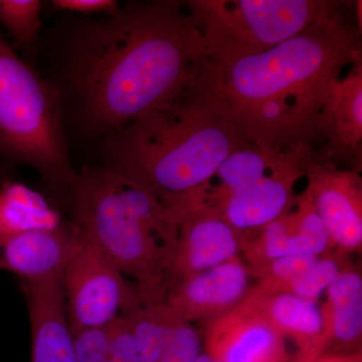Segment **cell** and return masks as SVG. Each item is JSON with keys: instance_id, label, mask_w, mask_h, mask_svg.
<instances>
[{"instance_id": "6da1fadb", "label": "cell", "mask_w": 362, "mask_h": 362, "mask_svg": "<svg viewBox=\"0 0 362 362\" xmlns=\"http://www.w3.org/2000/svg\"><path fill=\"white\" fill-rule=\"evenodd\" d=\"M54 73L64 119L103 142L171 98L206 59L183 1L150 0L101 18H76L52 37ZM65 123V122H64Z\"/></svg>"}, {"instance_id": "7a4b0ae2", "label": "cell", "mask_w": 362, "mask_h": 362, "mask_svg": "<svg viewBox=\"0 0 362 362\" xmlns=\"http://www.w3.org/2000/svg\"><path fill=\"white\" fill-rule=\"evenodd\" d=\"M340 2L273 49L228 64L202 62L192 85L249 141L278 150L320 147V121L343 70L361 57V28Z\"/></svg>"}, {"instance_id": "3957f363", "label": "cell", "mask_w": 362, "mask_h": 362, "mask_svg": "<svg viewBox=\"0 0 362 362\" xmlns=\"http://www.w3.org/2000/svg\"><path fill=\"white\" fill-rule=\"evenodd\" d=\"M249 140L202 96L192 81L100 143L103 166L156 195L164 206L206 185Z\"/></svg>"}, {"instance_id": "277c9868", "label": "cell", "mask_w": 362, "mask_h": 362, "mask_svg": "<svg viewBox=\"0 0 362 362\" xmlns=\"http://www.w3.org/2000/svg\"><path fill=\"white\" fill-rule=\"evenodd\" d=\"M71 223L134 279L143 301H160L177 225L168 206L139 183L110 168L86 165L69 194Z\"/></svg>"}, {"instance_id": "5b68a950", "label": "cell", "mask_w": 362, "mask_h": 362, "mask_svg": "<svg viewBox=\"0 0 362 362\" xmlns=\"http://www.w3.org/2000/svg\"><path fill=\"white\" fill-rule=\"evenodd\" d=\"M0 163L33 169L47 189L66 197L71 165L61 99L0 33Z\"/></svg>"}, {"instance_id": "8992f818", "label": "cell", "mask_w": 362, "mask_h": 362, "mask_svg": "<svg viewBox=\"0 0 362 362\" xmlns=\"http://www.w3.org/2000/svg\"><path fill=\"white\" fill-rule=\"evenodd\" d=\"M183 4L201 35L206 61L228 64L273 49L327 16L340 2L188 0Z\"/></svg>"}, {"instance_id": "52a82bcc", "label": "cell", "mask_w": 362, "mask_h": 362, "mask_svg": "<svg viewBox=\"0 0 362 362\" xmlns=\"http://www.w3.org/2000/svg\"><path fill=\"white\" fill-rule=\"evenodd\" d=\"M62 283L71 331L109 325L143 302L137 286L78 228Z\"/></svg>"}, {"instance_id": "ba28073f", "label": "cell", "mask_w": 362, "mask_h": 362, "mask_svg": "<svg viewBox=\"0 0 362 362\" xmlns=\"http://www.w3.org/2000/svg\"><path fill=\"white\" fill-rule=\"evenodd\" d=\"M312 160L310 152L287 150L265 175L228 195L213 211L240 233L261 230L293 206L294 185Z\"/></svg>"}, {"instance_id": "9c48e42d", "label": "cell", "mask_w": 362, "mask_h": 362, "mask_svg": "<svg viewBox=\"0 0 362 362\" xmlns=\"http://www.w3.org/2000/svg\"><path fill=\"white\" fill-rule=\"evenodd\" d=\"M168 209L177 225V240L166 279V292L182 279L239 257L240 233L220 214L185 204Z\"/></svg>"}, {"instance_id": "30bf717a", "label": "cell", "mask_w": 362, "mask_h": 362, "mask_svg": "<svg viewBox=\"0 0 362 362\" xmlns=\"http://www.w3.org/2000/svg\"><path fill=\"white\" fill-rule=\"evenodd\" d=\"M204 349L218 362H292L285 338L247 296L209 321Z\"/></svg>"}, {"instance_id": "8fae6325", "label": "cell", "mask_w": 362, "mask_h": 362, "mask_svg": "<svg viewBox=\"0 0 362 362\" xmlns=\"http://www.w3.org/2000/svg\"><path fill=\"white\" fill-rule=\"evenodd\" d=\"M305 175L312 202L331 245L354 252L362 245V190L357 169L339 168L329 162L311 161Z\"/></svg>"}, {"instance_id": "7c38bea8", "label": "cell", "mask_w": 362, "mask_h": 362, "mask_svg": "<svg viewBox=\"0 0 362 362\" xmlns=\"http://www.w3.org/2000/svg\"><path fill=\"white\" fill-rule=\"evenodd\" d=\"M250 271L239 257L182 279L166 292L164 301L185 320L216 318L250 295Z\"/></svg>"}, {"instance_id": "4fadbf2b", "label": "cell", "mask_w": 362, "mask_h": 362, "mask_svg": "<svg viewBox=\"0 0 362 362\" xmlns=\"http://www.w3.org/2000/svg\"><path fill=\"white\" fill-rule=\"evenodd\" d=\"M30 331L32 362H77L66 318L62 271L37 280H21Z\"/></svg>"}, {"instance_id": "5bb4252c", "label": "cell", "mask_w": 362, "mask_h": 362, "mask_svg": "<svg viewBox=\"0 0 362 362\" xmlns=\"http://www.w3.org/2000/svg\"><path fill=\"white\" fill-rule=\"evenodd\" d=\"M320 147L315 161H358L362 141V62L352 63L335 84L320 121Z\"/></svg>"}, {"instance_id": "9a60e30c", "label": "cell", "mask_w": 362, "mask_h": 362, "mask_svg": "<svg viewBox=\"0 0 362 362\" xmlns=\"http://www.w3.org/2000/svg\"><path fill=\"white\" fill-rule=\"evenodd\" d=\"M77 233L75 223L0 233V270L37 280L63 270Z\"/></svg>"}, {"instance_id": "2e32d148", "label": "cell", "mask_w": 362, "mask_h": 362, "mask_svg": "<svg viewBox=\"0 0 362 362\" xmlns=\"http://www.w3.org/2000/svg\"><path fill=\"white\" fill-rule=\"evenodd\" d=\"M255 247L261 264L285 256H323L331 245L329 235L319 218L308 190L277 220L261 228Z\"/></svg>"}, {"instance_id": "e0dca14e", "label": "cell", "mask_w": 362, "mask_h": 362, "mask_svg": "<svg viewBox=\"0 0 362 362\" xmlns=\"http://www.w3.org/2000/svg\"><path fill=\"white\" fill-rule=\"evenodd\" d=\"M250 297L285 339L296 343L292 362H309L322 354L325 317L317 302L288 292L252 291Z\"/></svg>"}, {"instance_id": "ac0fdd59", "label": "cell", "mask_w": 362, "mask_h": 362, "mask_svg": "<svg viewBox=\"0 0 362 362\" xmlns=\"http://www.w3.org/2000/svg\"><path fill=\"white\" fill-rule=\"evenodd\" d=\"M323 307L326 354L361 352L362 277L361 272L343 268L328 289Z\"/></svg>"}, {"instance_id": "d6986e66", "label": "cell", "mask_w": 362, "mask_h": 362, "mask_svg": "<svg viewBox=\"0 0 362 362\" xmlns=\"http://www.w3.org/2000/svg\"><path fill=\"white\" fill-rule=\"evenodd\" d=\"M122 317L138 343L143 362L160 361L176 318L173 309L164 300L142 302Z\"/></svg>"}, {"instance_id": "ffe728a7", "label": "cell", "mask_w": 362, "mask_h": 362, "mask_svg": "<svg viewBox=\"0 0 362 362\" xmlns=\"http://www.w3.org/2000/svg\"><path fill=\"white\" fill-rule=\"evenodd\" d=\"M42 4L40 0H0V25L16 47L35 57L40 47Z\"/></svg>"}, {"instance_id": "44dd1931", "label": "cell", "mask_w": 362, "mask_h": 362, "mask_svg": "<svg viewBox=\"0 0 362 362\" xmlns=\"http://www.w3.org/2000/svg\"><path fill=\"white\" fill-rule=\"evenodd\" d=\"M321 257V256H320ZM318 256H285L267 261L259 265L261 285L255 291L283 292L293 281L320 258Z\"/></svg>"}, {"instance_id": "7402d4cb", "label": "cell", "mask_w": 362, "mask_h": 362, "mask_svg": "<svg viewBox=\"0 0 362 362\" xmlns=\"http://www.w3.org/2000/svg\"><path fill=\"white\" fill-rule=\"evenodd\" d=\"M342 269L338 259L323 255L283 292L292 293L304 299L317 302Z\"/></svg>"}, {"instance_id": "603a6c76", "label": "cell", "mask_w": 362, "mask_h": 362, "mask_svg": "<svg viewBox=\"0 0 362 362\" xmlns=\"http://www.w3.org/2000/svg\"><path fill=\"white\" fill-rule=\"evenodd\" d=\"M204 349L201 331L189 321L176 315L159 362H197Z\"/></svg>"}, {"instance_id": "cb8c5ba5", "label": "cell", "mask_w": 362, "mask_h": 362, "mask_svg": "<svg viewBox=\"0 0 362 362\" xmlns=\"http://www.w3.org/2000/svg\"><path fill=\"white\" fill-rule=\"evenodd\" d=\"M111 324L71 330L77 362H103L110 341Z\"/></svg>"}, {"instance_id": "d4e9b609", "label": "cell", "mask_w": 362, "mask_h": 362, "mask_svg": "<svg viewBox=\"0 0 362 362\" xmlns=\"http://www.w3.org/2000/svg\"><path fill=\"white\" fill-rule=\"evenodd\" d=\"M103 362H143L138 343L122 316L111 324L110 341Z\"/></svg>"}, {"instance_id": "484cf974", "label": "cell", "mask_w": 362, "mask_h": 362, "mask_svg": "<svg viewBox=\"0 0 362 362\" xmlns=\"http://www.w3.org/2000/svg\"><path fill=\"white\" fill-rule=\"evenodd\" d=\"M52 6L58 11L82 16H112L120 9L116 0H52Z\"/></svg>"}, {"instance_id": "4316f807", "label": "cell", "mask_w": 362, "mask_h": 362, "mask_svg": "<svg viewBox=\"0 0 362 362\" xmlns=\"http://www.w3.org/2000/svg\"><path fill=\"white\" fill-rule=\"evenodd\" d=\"M309 362H362L361 352L326 354Z\"/></svg>"}, {"instance_id": "83f0119b", "label": "cell", "mask_w": 362, "mask_h": 362, "mask_svg": "<svg viewBox=\"0 0 362 362\" xmlns=\"http://www.w3.org/2000/svg\"><path fill=\"white\" fill-rule=\"evenodd\" d=\"M13 180L11 178V171L4 164L0 163V185L7 182V181Z\"/></svg>"}, {"instance_id": "f1b7e54d", "label": "cell", "mask_w": 362, "mask_h": 362, "mask_svg": "<svg viewBox=\"0 0 362 362\" xmlns=\"http://www.w3.org/2000/svg\"><path fill=\"white\" fill-rule=\"evenodd\" d=\"M197 362H218L216 359H214V357L207 354L206 351H204V354L199 356V358L197 359Z\"/></svg>"}]
</instances>
